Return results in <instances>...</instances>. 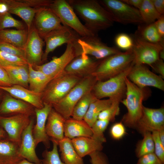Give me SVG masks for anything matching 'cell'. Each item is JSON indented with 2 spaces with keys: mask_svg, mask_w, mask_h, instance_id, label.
Wrapping results in <instances>:
<instances>
[{
  "mask_svg": "<svg viewBox=\"0 0 164 164\" xmlns=\"http://www.w3.org/2000/svg\"><path fill=\"white\" fill-rule=\"evenodd\" d=\"M20 66H21L9 65L2 67L7 72L13 85H16L18 78L20 73Z\"/></svg>",
  "mask_w": 164,
  "mask_h": 164,
  "instance_id": "obj_45",
  "label": "cell"
},
{
  "mask_svg": "<svg viewBox=\"0 0 164 164\" xmlns=\"http://www.w3.org/2000/svg\"><path fill=\"white\" fill-rule=\"evenodd\" d=\"M134 63L132 62L126 68L117 75L104 81H97L92 92L98 99L105 97L122 99L125 93L126 79Z\"/></svg>",
  "mask_w": 164,
  "mask_h": 164,
  "instance_id": "obj_6",
  "label": "cell"
},
{
  "mask_svg": "<svg viewBox=\"0 0 164 164\" xmlns=\"http://www.w3.org/2000/svg\"><path fill=\"white\" fill-rule=\"evenodd\" d=\"M77 42L82 53L91 55L97 60H102L121 52L117 48L108 46L102 42L97 35L80 36Z\"/></svg>",
  "mask_w": 164,
  "mask_h": 164,
  "instance_id": "obj_11",
  "label": "cell"
},
{
  "mask_svg": "<svg viewBox=\"0 0 164 164\" xmlns=\"http://www.w3.org/2000/svg\"><path fill=\"white\" fill-rule=\"evenodd\" d=\"M126 98L121 100L122 103L127 108V112L123 116L121 122L124 125L135 128L142 115V102L146 97L145 88H141L131 81L126 79Z\"/></svg>",
  "mask_w": 164,
  "mask_h": 164,
  "instance_id": "obj_2",
  "label": "cell"
},
{
  "mask_svg": "<svg viewBox=\"0 0 164 164\" xmlns=\"http://www.w3.org/2000/svg\"><path fill=\"white\" fill-rule=\"evenodd\" d=\"M0 50L25 60L24 50L9 43L0 41Z\"/></svg>",
  "mask_w": 164,
  "mask_h": 164,
  "instance_id": "obj_42",
  "label": "cell"
},
{
  "mask_svg": "<svg viewBox=\"0 0 164 164\" xmlns=\"http://www.w3.org/2000/svg\"><path fill=\"white\" fill-rule=\"evenodd\" d=\"M0 89L7 92L13 97L30 104L35 108L41 109L44 107L42 93H36L18 85L9 87L0 86Z\"/></svg>",
  "mask_w": 164,
  "mask_h": 164,
  "instance_id": "obj_22",
  "label": "cell"
},
{
  "mask_svg": "<svg viewBox=\"0 0 164 164\" xmlns=\"http://www.w3.org/2000/svg\"><path fill=\"white\" fill-rule=\"evenodd\" d=\"M8 7L4 0H1L0 1V13L8 12Z\"/></svg>",
  "mask_w": 164,
  "mask_h": 164,
  "instance_id": "obj_54",
  "label": "cell"
},
{
  "mask_svg": "<svg viewBox=\"0 0 164 164\" xmlns=\"http://www.w3.org/2000/svg\"><path fill=\"white\" fill-rule=\"evenodd\" d=\"M85 26L94 34L111 27L114 22L111 16L96 0H68Z\"/></svg>",
  "mask_w": 164,
  "mask_h": 164,
  "instance_id": "obj_1",
  "label": "cell"
},
{
  "mask_svg": "<svg viewBox=\"0 0 164 164\" xmlns=\"http://www.w3.org/2000/svg\"><path fill=\"white\" fill-rule=\"evenodd\" d=\"M28 6L33 8L39 9L49 7L53 0H22Z\"/></svg>",
  "mask_w": 164,
  "mask_h": 164,
  "instance_id": "obj_48",
  "label": "cell"
},
{
  "mask_svg": "<svg viewBox=\"0 0 164 164\" xmlns=\"http://www.w3.org/2000/svg\"><path fill=\"white\" fill-rule=\"evenodd\" d=\"M138 10L144 23L146 24L154 22L162 15L156 10L152 0H143Z\"/></svg>",
  "mask_w": 164,
  "mask_h": 164,
  "instance_id": "obj_34",
  "label": "cell"
},
{
  "mask_svg": "<svg viewBox=\"0 0 164 164\" xmlns=\"http://www.w3.org/2000/svg\"><path fill=\"white\" fill-rule=\"evenodd\" d=\"M110 133L112 137L115 140H119L125 134V126L121 121L116 123L111 127Z\"/></svg>",
  "mask_w": 164,
  "mask_h": 164,
  "instance_id": "obj_44",
  "label": "cell"
},
{
  "mask_svg": "<svg viewBox=\"0 0 164 164\" xmlns=\"http://www.w3.org/2000/svg\"><path fill=\"white\" fill-rule=\"evenodd\" d=\"M53 149L51 151L45 150L42 153V164H65L60 157L58 150V144L54 141H52Z\"/></svg>",
  "mask_w": 164,
  "mask_h": 164,
  "instance_id": "obj_37",
  "label": "cell"
},
{
  "mask_svg": "<svg viewBox=\"0 0 164 164\" xmlns=\"http://www.w3.org/2000/svg\"><path fill=\"white\" fill-rule=\"evenodd\" d=\"M71 141L75 151L82 158L93 152L101 151L103 148V143L91 138L77 137Z\"/></svg>",
  "mask_w": 164,
  "mask_h": 164,
  "instance_id": "obj_27",
  "label": "cell"
},
{
  "mask_svg": "<svg viewBox=\"0 0 164 164\" xmlns=\"http://www.w3.org/2000/svg\"><path fill=\"white\" fill-rule=\"evenodd\" d=\"M158 132L160 140L162 145L164 146V128L160 130Z\"/></svg>",
  "mask_w": 164,
  "mask_h": 164,
  "instance_id": "obj_55",
  "label": "cell"
},
{
  "mask_svg": "<svg viewBox=\"0 0 164 164\" xmlns=\"http://www.w3.org/2000/svg\"><path fill=\"white\" fill-rule=\"evenodd\" d=\"M65 119L52 107L47 117L46 132L50 141L57 142L64 137Z\"/></svg>",
  "mask_w": 164,
  "mask_h": 164,
  "instance_id": "obj_23",
  "label": "cell"
},
{
  "mask_svg": "<svg viewBox=\"0 0 164 164\" xmlns=\"http://www.w3.org/2000/svg\"><path fill=\"white\" fill-rule=\"evenodd\" d=\"M122 2L127 4L138 9L140 6L143 0H122Z\"/></svg>",
  "mask_w": 164,
  "mask_h": 164,
  "instance_id": "obj_53",
  "label": "cell"
},
{
  "mask_svg": "<svg viewBox=\"0 0 164 164\" xmlns=\"http://www.w3.org/2000/svg\"><path fill=\"white\" fill-rule=\"evenodd\" d=\"M132 50L119 53L102 60L92 76L97 81H104L122 72L133 61Z\"/></svg>",
  "mask_w": 164,
  "mask_h": 164,
  "instance_id": "obj_3",
  "label": "cell"
},
{
  "mask_svg": "<svg viewBox=\"0 0 164 164\" xmlns=\"http://www.w3.org/2000/svg\"><path fill=\"white\" fill-rule=\"evenodd\" d=\"M30 116L25 114L0 115V126L6 132L7 138L20 146L22 133L30 122Z\"/></svg>",
  "mask_w": 164,
  "mask_h": 164,
  "instance_id": "obj_12",
  "label": "cell"
},
{
  "mask_svg": "<svg viewBox=\"0 0 164 164\" xmlns=\"http://www.w3.org/2000/svg\"><path fill=\"white\" fill-rule=\"evenodd\" d=\"M12 85L7 72L0 66V86L9 87Z\"/></svg>",
  "mask_w": 164,
  "mask_h": 164,
  "instance_id": "obj_49",
  "label": "cell"
},
{
  "mask_svg": "<svg viewBox=\"0 0 164 164\" xmlns=\"http://www.w3.org/2000/svg\"><path fill=\"white\" fill-rule=\"evenodd\" d=\"M18 164H42V163L39 164L31 162L26 159H23Z\"/></svg>",
  "mask_w": 164,
  "mask_h": 164,
  "instance_id": "obj_57",
  "label": "cell"
},
{
  "mask_svg": "<svg viewBox=\"0 0 164 164\" xmlns=\"http://www.w3.org/2000/svg\"><path fill=\"white\" fill-rule=\"evenodd\" d=\"M110 121L107 120L97 119L91 127L92 135L91 138L102 143L106 142L104 132Z\"/></svg>",
  "mask_w": 164,
  "mask_h": 164,
  "instance_id": "obj_36",
  "label": "cell"
},
{
  "mask_svg": "<svg viewBox=\"0 0 164 164\" xmlns=\"http://www.w3.org/2000/svg\"><path fill=\"white\" fill-rule=\"evenodd\" d=\"M19 145L8 138L0 139V164H18L24 159Z\"/></svg>",
  "mask_w": 164,
  "mask_h": 164,
  "instance_id": "obj_25",
  "label": "cell"
},
{
  "mask_svg": "<svg viewBox=\"0 0 164 164\" xmlns=\"http://www.w3.org/2000/svg\"><path fill=\"white\" fill-rule=\"evenodd\" d=\"M27 29H5L0 31V41L24 50L28 38Z\"/></svg>",
  "mask_w": 164,
  "mask_h": 164,
  "instance_id": "obj_29",
  "label": "cell"
},
{
  "mask_svg": "<svg viewBox=\"0 0 164 164\" xmlns=\"http://www.w3.org/2000/svg\"><path fill=\"white\" fill-rule=\"evenodd\" d=\"M159 59L163 60H164V48L162 49L159 53Z\"/></svg>",
  "mask_w": 164,
  "mask_h": 164,
  "instance_id": "obj_58",
  "label": "cell"
},
{
  "mask_svg": "<svg viewBox=\"0 0 164 164\" xmlns=\"http://www.w3.org/2000/svg\"><path fill=\"white\" fill-rule=\"evenodd\" d=\"M154 23L159 33L162 38H164V15H162Z\"/></svg>",
  "mask_w": 164,
  "mask_h": 164,
  "instance_id": "obj_51",
  "label": "cell"
},
{
  "mask_svg": "<svg viewBox=\"0 0 164 164\" xmlns=\"http://www.w3.org/2000/svg\"><path fill=\"white\" fill-rule=\"evenodd\" d=\"M35 108L27 103L6 94L0 104V115L25 114L31 116L35 114Z\"/></svg>",
  "mask_w": 164,
  "mask_h": 164,
  "instance_id": "obj_21",
  "label": "cell"
},
{
  "mask_svg": "<svg viewBox=\"0 0 164 164\" xmlns=\"http://www.w3.org/2000/svg\"><path fill=\"white\" fill-rule=\"evenodd\" d=\"M1 90L0 89V95H1Z\"/></svg>",
  "mask_w": 164,
  "mask_h": 164,
  "instance_id": "obj_59",
  "label": "cell"
},
{
  "mask_svg": "<svg viewBox=\"0 0 164 164\" xmlns=\"http://www.w3.org/2000/svg\"><path fill=\"white\" fill-rule=\"evenodd\" d=\"M28 32V38L24 49L25 60L28 64L32 67L41 65L44 41L33 24Z\"/></svg>",
  "mask_w": 164,
  "mask_h": 164,
  "instance_id": "obj_17",
  "label": "cell"
},
{
  "mask_svg": "<svg viewBox=\"0 0 164 164\" xmlns=\"http://www.w3.org/2000/svg\"><path fill=\"white\" fill-rule=\"evenodd\" d=\"M97 81L92 76L82 78L65 96L53 104L52 107L65 119L70 118L78 101L85 94L92 90Z\"/></svg>",
  "mask_w": 164,
  "mask_h": 164,
  "instance_id": "obj_4",
  "label": "cell"
},
{
  "mask_svg": "<svg viewBox=\"0 0 164 164\" xmlns=\"http://www.w3.org/2000/svg\"><path fill=\"white\" fill-rule=\"evenodd\" d=\"M135 128L142 135L164 128V108L154 109L143 105L141 117Z\"/></svg>",
  "mask_w": 164,
  "mask_h": 164,
  "instance_id": "obj_15",
  "label": "cell"
},
{
  "mask_svg": "<svg viewBox=\"0 0 164 164\" xmlns=\"http://www.w3.org/2000/svg\"><path fill=\"white\" fill-rule=\"evenodd\" d=\"M114 42L119 49L124 50L125 51L132 50L134 46L132 38L124 33L118 34L115 38Z\"/></svg>",
  "mask_w": 164,
  "mask_h": 164,
  "instance_id": "obj_41",
  "label": "cell"
},
{
  "mask_svg": "<svg viewBox=\"0 0 164 164\" xmlns=\"http://www.w3.org/2000/svg\"><path fill=\"white\" fill-rule=\"evenodd\" d=\"M4 0L8 7V12L20 17L26 24L29 32L39 9L29 6L23 2L22 0Z\"/></svg>",
  "mask_w": 164,
  "mask_h": 164,
  "instance_id": "obj_24",
  "label": "cell"
},
{
  "mask_svg": "<svg viewBox=\"0 0 164 164\" xmlns=\"http://www.w3.org/2000/svg\"><path fill=\"white\" fill-rule=\"evenodd\" d=\"M121 100L120 98L115 99L110 106L99 114L97 119L107 120L110 122L114 121L116 116L119 114V105Z\"/></svg>",
  "mask_w": 164,
  "mask_h": 164,
  "instance_id": "obj_39",
  "label": "cell"
},
{
  "mask_svg": "<svg viewBox=\"0 0 164 164\" xmlns=\"http://www.w3.org/2000/svg\"><path fill=\"white\" fill-rule=\"evenodd\" d=\"M43 104V108H35L36 122L33 126L32 133L36 147L39 143L42 142L46 148L49 149L50 146V140L46 134L45 128L47 117L52 106L46 103Z\"/></svg>",
  "mask_w": 164,
  "mask_h": 164,
  "instance_id": "obj_19",
  "label": "cell"
},
{
  "mask_svg": "<svg viewBox=\"0 0 164 164\" xmlns=\"http://www.w3.org/2000/svg\"><path fill=\"white\" fill-rule=\"evenodd\" d=\"M143 136V139L138 142L136 149V155L138 158L154 152V144L152 133L147 132Z\"/></svg>",
  "mask_w": 164,
  "mask_h": 164,
  "instance_id": "obj_35",
  "label": "cell"
},
{
  "mask_svg": "<svg viewBox=\"0 0 164 164\" xmlns=\"http://www.w3.org/2000/svg\"><path fill=\"white\" fill-rule=\"evenodd\" d=\"M91 128L83 120H78L72 118L65 120L64 136L71 139L79 137L91 138Z\"/></svg>",
  "mask_w": 164,
  "mask_h": 164,
  "instance_id": "obj_26",
  "label": "cell"
},
{
  "mask_svg": "<svg viewBox=\"0 0 164 164\" xmlns=\"http://www.w3.org/2000/svg\"><path fill=\"white\" fill-rule=\"evenodd\" d=\"M80 37L72 29L63 26L61 28L49 32L43 38L46 46L42 56V61H46L50 53L57 47L65 43H74Z\"/></svg>",
  "mask_w": 164,
  "mask_h": 164,
  "instance_id": "obj_14",
  "label": "cell"
},
{
  "mask_svg": "<svg viewBox=\"0 0 164 164\" xmlns=\"http://www.w3.org/2000/svg\"><path fill=\"white\" fill-rule=\"evenodd\" d=\"M97 99L92 91L86 93L75 106L71 116L72 118L78 120H83L91 104Z\"/></svg>",
  "mask_w": 164,
  "mask_h": 164,
  "instance_id": "obj_33",
  "label": "cell"
},
{
  "mask_svg": "<svg viewBox=\"0 0 164 164\" xmlns=\"http://www.w3.org/2000/svg\"><path fill=\"white\" fill-rule=\"evenodd\" d=\"M34 19L33 25L42 39L49 32L63 26L59 18L49 7L39 9Z\"/></svg>",
  "mask_w": 164,
  "mask_h": 164,
  "instance_id": "obj_16",
  "label": "cell"
},
{
  "mask_svg": "<svg viewBox=\"0 0 164 164\" xmlns=\"http://www.w3.org/2000/svg\"><path fill=\"white\" fill-rule=\"evenodd\" d=\"M101 60H95L82 53L69 64L65 72L82 78L92 76Z\"/></svg>",
  "mask_w": 164,
  "mask_h": 164,
  "instance_id": "obj_18",
  "label": "cell"
},
{
  "mask_svg": "<svg viewBox=\"0 0 164 164\" xmlns=\"http://www.w3.org/2000/svg\"><path fill=\"white\" fill-rule=\"evenodd\" d=\"M79 55L80 47L77 41L73 43H69L67 44L65 51L60 56H53L47 63L32 67L52 79L64 73L69 64Z\"/></svg>",
  "mask_w": 164,
  "mask_h": 164,
  "instance_id": "obj_8",
  "label": "cell"
},
{
  "mask_svg": "<svg viewBox=\"0 0 164 164\" xmlns=\"http://www.w3.org/2000/svg\"><path fill=\"white\" fill-rule=\"evenodd\" d=\"M138 159L137 164H164L154 152L144 155Z\"/></svg>",
  "mask_w": 164,
  "mask_h": 164,
  "instance_id": "obj_46",
  "label": "cell"
},
{
  "mask_svg": "<svg viewBox=\"0 0 164 164\" xmlns=\"http://www.w3.org/2000/svg\"></svg>",
  "mask_w": 164,
  "mask_h": 164,
  "instance_id": "obj_60",
  "label": "cell"
},
{
  "mask_svg": "<svg viewBox=\"0 0 164 164\" xmlns=\"http://www.w3.org/2000/svg\"><path fill=\"white\" fill-rule=\"evenodd\" d=\"M28 65L25 59L0 50V66L4 67L9 65Z\"/></svg>",
  "mask_w": 164,
  "mask_h": 164,
  "instance_id": "obj_40",
  "label": "cell"
},
{
  "mask_svg": "<svg viewBox=\"0 0 164 164\" xmlns=\"http://www.w3.org/2000/svg\"><path fill=\"white\" fill-rule=\"evenodd\" d=\"M154 6L158 12L161 15L164 14V0H152Z\"/></svg>",
  "mask_w": 164,
  "mask_h": 164,
  "instance_id": "obj_52",
  "label": "cell"
},
{
  "mask_svg": "<svg viewBox=\"0 0 164 164\" xmlns=\"http://www.w3.org/2000/svg\"><path fill=\"white\" fill-rule=\"evenodd\" d=\"M49 7L59 18L63 26L72 29L80 36L96 35L81 22L67 0H53Z\"/></svg>",
  "mask_w": 164,
  "mask_h": 164,
  "instance_id": "obj_7",
  "label": "cell"
},
{
  "mask_svg": "<svg viewBox=\"0 0 164 164\" xmlns=\"http://www.w3.org/2000/svg\"><path fill=\"white\" fill-rule=\"evenodd\" d=\"M111 16L114 22L123 24L144 23L138 9L121 0H98Z\"/></svg>",
  "mask_w": 164,
  "mask_h": 164,
  "instance_id": "obj_9",
  "label": "cell"
},
{
  "mask_svg": "<svg viewBox=\"0 0 164 164\" xmlns=\"http://www.w3.org/2000/svg\"><path fill=\"white\" fill-rule=\"evenodd\" d=\"M132 49L134 64H146L151 66L159 59L160 51L164 48V43H153L145 41L135 35Z\"/></svg>",
  "mask_w": 164,
  "mask_h": 164,
  "instance_id": "obj_10",
  "label": "cell"
},
{
  "mask_svg": "<svg viewBox=\"0 0 164 164\" xmlns=\"http://www.w3.org/2000/svg\"><path fill=\"white\" fill-rule=\"evenodd\" d=\"M116 98H117L97 99L91 104L83 120L91 127L97 119L99 114L110 106L114 101Z\"/></svg>",
  "mask_w": 164,
  "mask_h": 164,
  "instance_id": "obj_31",
  "label": "cell"
},
{
  "mask_svg": "<svg viewBox=\"0 0 164 164\" xmlns=\"http://www.w3.org/2000/svg\"><path fill=\"white\" fill-rule=\"evenodd\" d=\"M7 135L4 130L0 126V139L5 138Z\"/></svg>",
  "mask_w": 164,
  "mask_h": 164,
  "instance_id": "obj_56",
  "label": "cell"
},
{
  "mask_svg": "<svg viewBox=\"0 0 164 164\" xmlns=\"http://www.w3.org/2000/svg\"><path fill=\"white\" fill-rule=\"evenodd\" d=\"M61 159L65 164H84L82 158L75 151L71 139L65 137L57 143Z\"/></svg>",
  "mask_w": 164,
  "mask_h": 164,
  "instance_id": "obj_28",
  "label": "cell"
},
{
  "mask_svg": "<svg viewBox=\"0 0 164 164\" xmlns=\"http://www.w3.org/2000/svg\"><path fill=\"white\" fill-rule=\"evenodd\" d=\"M29 89L36 93H42L52 80L40 71L34 69L28 64Z\"/></svg>",
  "mask_w": 164,
  "mask_h": 164,
  "instance_id": "obj_30",
  "label": "cell"
},
{
  "mask_svg": "<svg viewBox=\"0 0 164 164\" xmlns=\"http://www.w3.org/2000/svg\"><path fill=\"white\" fill-rule=\"evenodd\" d=\"M11 27L15 28L17 29H25L23 24L13 18L9 13H0V31Z\"/></svg>",
  "mask_w": 164,
  "mask_h": 164,
  "instance_id": "obj_38",
  "label": "cell"
},
{
  "mask_svg": "<svg viewBox=\"0 0 164 164\" xmlns=\"http://www.w3.org/2000/svg\"><path fill=\"white\" fill-rule=\"evenodd\" d=\"M163 60L159 59L153 64L151 67L153 70L159 74L163 79H164V63Z\"/></svg>",
  "mask_w": 164,
  "mask_h": 164,
  "instance_id": "obj_50",
  "label": "cell"
},
{
  "mask_svg": "<svg viewBox=\"0 0 164 164\" xmlns=\"http://www.w3.org/2000/svg\"><path fill=\"white\" fill-rule=\"evenodd\" d=\"M34 124L33 119H31L29 124L23 132L19 152L24 159L31 162L39 164L41 163V161L36 153V146L32 133Z\"/></svg>",
  "mask_w": 164,
  "mask_h": 164,
  "instance_id": "obj_20",
  "label": "cell"
},
{
  "mask_svg": "<svg viewBox=\"0 0 164 164\" xmlns=\"http://www.w3.org/2000/svg\"><path fill=\"white\" fill-rule=\"evenodd\" d=\"M152 134L154 144V153L159 159L164 163V146L159 138V132L154 131Z\"/></svg>",
  "mask_w": 164,
  "mask_h": 164,
  "instance_id": "obj_43",
  "label": "cell"
},
{
  "mask_svg": "<svg viewBox=\"0 0 164 164\" xmlns=\"http://www.w3.org/2000/svg\"><path fill=\"white\" fill-rule=\"evenodd\" d=\"M65 72L52 79L42 93L43 103L52 106L62 99L82 79Z\"/></svg>",
  "mask_w": 164,
  "mask_h": 164,
  "instance_id": "obj_5",
  "label": "cell"
},
{
  "mask_svg": "<svg viewBox=\"0 0 164 164\" xmlns=\"http://www.w3.org/2000/svg\"><path fill=\"white\" fill-rule=\"evenodd\" d=\"M137 36L146 42L153 43H164V38L159 33L154 22L139 27Z\"/></svg>",
  "mask_w": 164,
  "mask_h": 164,
  "instance_id": "obj_32",
  "label": "cell"
},
{
  "mask_svg": "<svg viewBox=\"0 0 164 164\" xmlns=\"http://www.w3.org/2000/svg\"><path fill=\"white\" fill-rule=\"evenodd\" d=\"M89 155L91 164H109L107 156L101 151H95Z\"/></svg>",
  "mask_w": 164,
  "mask_h": 164,
  "instance_id": "obj_47",
  "label": "cell"
},
{
  "mask_svg": "<svg viewBox=\"0 0 164 164\" xmlns=\"http://www.w3.org/2000/svg\"><path fill=\"white\" fill-rule=\"evenodd\" d=\"M127 78L138 87H152L164 91V81L143 64H134Z\"/></svg>",
  "mask_w": 164,
  "mask_h": 164,
  "instance_id": "obj_13",
  "label": "cell"
}]
</instances>
